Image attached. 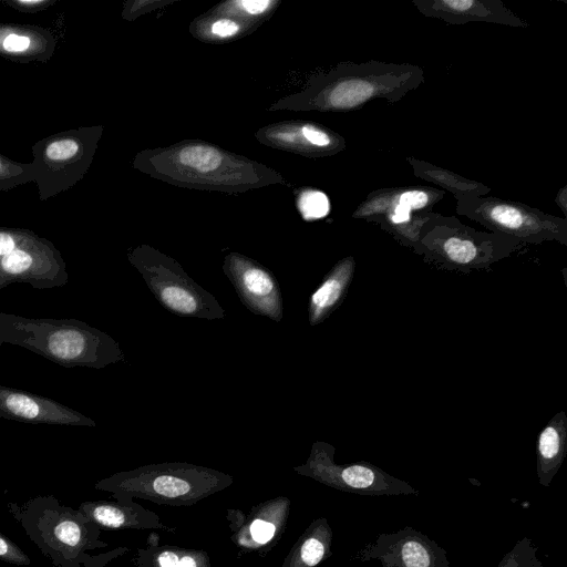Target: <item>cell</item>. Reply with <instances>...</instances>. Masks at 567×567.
I'll return each instance as SVG.
<instances>
[{"mask_svg":"<svg viewBox=\"0 0 567 567\" xmlns=\"http://www.w3.org/2000/svg\"><path fill=\"white\" fill-rule=\"evenodd\" d=\"M0 560L16 566L31 565L30 557L2 533H0Z\"/></svg>","mask_w":567,"mask_h":567,"instance_id":"28","label":"cell"},{"mask_svg":"<svg viewBox=\"0 0 567 567\" xmlns=\"http://www.w3.org/2000/svg\"><path fill=\"white\" fill-rule=\"evenodd\" d=\"M406 161L416 177L450 192L455 199L486 196L491 192V187L483 183L466 178L427 161L411 156L406 157Z\"/></svg>","mask_w":567,"mask_h":567,"instance_id":"22","label":"cell"},{"mask_svg":"<svg viewBox=\"0 0 567 567\" xmlns=\"http://www.w3.org/2000/svg\"><path fill=\"white\" fill-rule=\"evenodd\" d=\"M212 31L220 37H229L238 31V25L231 20L221 19L213 24Z\"/></svg>","mask_w":567,"mask_h":567,"instance_id":"30","label":"cell"},{"mask_svg":"<svg viewBox=\"0 0 567 567\" xmlns=\"http://www.w3.org/2000/svg\"><path fill=\"white\" fill-rule=\"evenodd\" d=\"M0 417L31 424L96 425L92 419L65 404L4 385H0Z\"/></svg>","mask_w":567,"mask_h":567,"instance_id":"14","label":"cell"},{"mask_svg":"<svg viewBox=\"0 0 567 567\" xmlns=\"http://www.w3.org/2000/svg\"><path fill=\"white\" fill-rule=\"evenodd\" d=\"M526 567H544L537 556H535Z\"/></svg>","mask_w":567,"mask_h":567,"instance_id":"33","label":"cell"},{"mask_svg":"<svg viewBox=\"0 0 567 567\" xmlns=\"http://www.w3.org/2000/svg\"><path fill=\"white\" fill-rule=\"evenodd\" d=\"M424 81V70L415 64L374 60L344 63L323 80L316 104L326 111L350 112L374 100L395 103Z\"/></svg>","mask_w":567,"mask_h":567,"instance_id":"4","label":"cell"},{"mask_svg":"<svg viewBox=\"0 0 567 567\" xmlns=\"http://www.w3.org/2000/svg\"><path fill=\"white\" fill-rule=\"evenodd\" d=\"M223 270L233 284L241 303L250 312L276 322L281 321L282 295L272 271L237 252L226 256Z\"/></svg>","mask_w":567,"mask_h":567,"instance_id":"13","label":"cell"},{"mask_svg":"<svg viewBox=\"0 0 567 567\" xmlns=\"http://www.w3.org/2000/svg\"><path fill=\"white\" fill-rule=\"evenodd\" d=\"M136 567H213L209 555L203 549L183 548L157 543L138 548Z\"/></svg>","mask_w":567,"mask_h":567,"instance_id":"23","label":"cell"},{"mask_svg":"<svg viewBox=\"0 0 567 567\" xmlns=\"http://www.w3.org/2000/svg\"><path fill=\"white\" fill-rule=\"evenodd\" d=\"M231 542L241 551L265 555L281 539L289 518L290 499L277 496L255 505L248 514L227 509Z\"/></svg>","mask_w":567,"mask_h":567,"instance_id":"12","label":"cell"},{"mask_svg":"<svg viewBox=\"0 0 567 567\" xmlns=\"http://www.w3.org/2000/svg\"><path fill=\"white\" fill-rule=\"evenodd\" d=\"M100 134V127L84 126L52 134L32 145L33 182L40 200L66 192L83 178Z\"/></svg>","mask_w":567,"mask_h":567,"instance_id":"7","label":"cell"},{"mask_svg":"<svg viewBox=\"0 0 567 567\" xmlns=\"http://www.w3.org/2000/svg\"><path fill=\"white\" fill-rule=\"evenodd\" d=\"M234 477L215 468L186 462H164L122 471L99 481L94 487L114 498L147 499L158 505L193 506L226 489Z\"/></svg>","mask_w":567,"mask_h":567,"instance_id":"3","label":"cell"},{"mask_svg":"<svg viewBox=\"0 0 567 567\" xmlns=\"http://www.w3.org/2000/svg\"><path fill=\"white\" fill-rule=\"evenodd\" d=\"M444 197V192L430 186H394L372 190L360 203L352 217L371 223L389 209L406 208L413 212H431Z\"/></svg>","mask_w":567,"mask_h":567,"instance_id":"17","label":"cell"},{"mask_svg":"<svg viewBox=\"0 0 567 567\" xmlns=\"http://www.w3.org/2000/svg\"><path fill=\"white\" fill-rule=\"evenodd\" d=\"M567 451V417L560 411L539 432L536 445L538 483L548 487L559 471Z\"/></svg>","mask_w":567,"mask_h":567,"instance_id":"20","label":"cell"},{"mask_svg":"<svg viewBox=\"0 0 567 567\" xmlns=\"http://www.w3.org/2000/svg\"><path fill=\"white\" fill-rule=\"evenodd\" d=\"M332 529L326 517L313 519L295 542L281 567H317L331 556Z\"/></svg>","mask_w":567,"mask_h":567,"instance_id":"21","label":"cell"},{"mask_svg":"<svg viewBox=\"0 0 567 567\" xmlns=\"http://www.w3.org/2000/svg\"><path fill=\"white\" fill-rule=\"evenodd\" d=\"M535 556L537 547L532 539L524 537L504 555L497 567H526Z\"/></svg>","mask_w":567,"mask_h":567,"instance_id":"26","label":"cell"},{"mask_svg":"<svg viewBox=\"0 0 567 567\" xmlns=\"http://www.w3.org/2000/svg\"><path fill=\"white\" fill-rule=\"evenodd\" d=\"M352 256L339 260L311 293L308 302V321L317 326L324 321L342 302L354 275Z\"/></svg>","mask_w":567,"mask_h":567,"instance_id":"19","label":"cell"},{"mask_svg":"<svg viewBox=\"0 0 567 567\" xmlns=\"http://www.w3.org/2000/svg\"><path fill=\"white\" fill-rule=\"evenodd\" d=\"M178 161L185 166L205 173L216 169L221 164V155L213 147L194 145L183 148L178 154Z\"/></svg>","mask_w":567,"mask_h":567,"instance_id":"25","label":"cell"},{"mask_svg":"<svg viewBox=\"0 0 567 567\" xmlns=\"http://www.w3.org/2000/svg\"><path fill=\"white\" fill-rule=\"evenodd\" d=\"M11 516L52 567H103L125 548L100 555L89 551L107 547L101 530L79 509L62 505L53 495H38L24 503L7 504Z\"/></svg>","mask_w":567,"mask_h":567,"instance_id":"1","label":"cell"},{"mask_svg":"<svg viewBox=\"0 0 567 567\" xmlns=\"http://www.w3.org/2000/svg\"><path fill=\"white\" fill-rule=\"evenodd\" d=\"M352 559L379 560L382 567H450L445 549L411 526L379 534Z\"/></svg>","mask_w":567,"mask_h":567,"instance_id":"11","label":"cell"},{"mask_svg":"<svg viewBox=\"0 0 567 567\" xmlns=\"http://www.w3.org/2000/svg\"><path fill=\"white\" fill-rule=\"evenodd\" d=\"M455 210L488 231L512 237L522 244L558 241L567 245V219L525 203L489 195L473 196L456 199Z\"/></svg>","mask_w":567,"mask_h":567,"instance_id":"8","label":"cell"},{"mask_svg":"<svg viewBox=\"0 0 567 567\" xmlns=\"http://www.w3.org/2000/svg\"><path fill=\"white\" fill-rule=\"evenodd\" d=\"M4 3L23 13L43 11L55 3V0H6Z\"/></svg>","mask_w":567,"mask_h":567,"instance_id":"29","label":"cell"},{"mask_svg":"<svg viewBox=\"0 0 567 567\" xmlns=\"http://www.w3.org/2000/svg\"><path fill=\"white\" fill-rule=\"evenodd\" d=\"M555 202H556L557 206L560 207L564 215L566 216V214H567V187L566 186L560 188V190L558 192V194L556 196Z\"/></svg>","mask_w":567,"mask_h":567,"instance_id":"32","label":"cell"},{"mask_svg":"<svg viewBox=\"0 0 567 567\" xmlns=\"http://www.w3.org/2000/svg\"><path fill=\"white\" fill-rule=\"evenodd\" d=\"M520 245L512 237L476 230L454 216L430 212L420 229L415 252L444 268L471 271L488 268Z\"/></svg>","mask_w":567,"mask_h":567,"instance_id":"5","label":"cell"},{"mask_svg":"<svg viewBox=\"0 0 567 567\" xmlns=\"http://www.w3.org/2000/svg\"><path fill=\"white\" fill-rule=\"evenodd\" d=\"M32 163H22L0 154V192L33 182Z\"/></svg>","mask_w":567,"mask_h":567,"instance_id":"24","label":"cell"},{"mask_svg":"<svg viewBox=\"0 0 567 567\" xmlns=\"http://www.w3.org/2000/svg\"><path fill=\"white\" fill-rule=\"evenodd\" d=\"M412 3L421 14L453 25L468 22L528 25L501 0H413Z\"/></svg>","mask_w":567,"mask_h":567,"instance_id":"15","label":"cell"},{"mask_svg":"<svg viewBox=\"0 0 567 567\" xmlns=\"http://www.w3.org/2000/svg\"><path fill=\"white\" fill-rule=\"evenodd\" d=\"M240 4L249 13H260L270 4V2L266 0H244Z\"/></svg>","mask_w":567,"mask_h":567,"instance_id":"31","label":"cell"},{"mask_svg":"<svg viewBox=\"0 0 567 567\" xmlns=\"http://www.w3.org/2000/svg\"><path fill=\"white\" fill-rule=\"evenodd\" d=\"M334 453L333 445L316 441L306 462L293 466V471L328 487L359 495L417 496L420 494L409 483L371 463L337 464Z\"/></svg>","mask_w":567,"mask_h":567,"instance_id":"10","label":"cell"},{"mask_svg":"<svg viewBox=\"0 0 567 567\" xmlns=\"http://www.w3.org/2000/svg\"><path fill=\"white\" fill-rule=\"evenodd\" d=\"M299 207L305 218H321L329 212V200L324 194L311 190L300 197Z\"/></svg>","mask_w":567,"mask_h":567,"instance_id":"27","label":"cell"},{"mask_svg":"<svg viewBox=\"0 0 567 567\" xmlns=\"http://www.w3.org/2000/svg\"><path fill=\"white\" fill-rule=\"evenodd\" d=\"M68 281L66 264L53 243L30 229L0 226V289L12 284L51 289Z\"/></svg>","mask_w":567,"mask_h":567,"instance_id":"9","label":"cell"},{"mask_svg":"<svg viewBox=\"0 0 567 567\" xmlns=\"http://www.w3.org/2000/svg\"><path fill=\"white\" fill-rule=\"evenodd\" d=\"M78 509L100 528L174 530L162 523L156 513L131 497H116L115 502H83Z\"/></svg>","mask_w":567,"mask_h":567,"instance_id":"16","label":"cell"},{"mask_svg":"<svg viewBox=\"0 0 567 567\" xmlns=\"http://www.w3.org/2000/svg\"><path fill=\"white\" fill-rule=\"evenodd\" d=\"M128 261L171 313L207 320L225 318V309L216 297L190 278L175 259L142 246L128 254Z\"/></svg>","mask_w":567,"mask_h":567,"instance_id":"6","label":"cell"},{"mask_svg":"<svg viewBox=\"0 0 567 567\" xmlns=\"http://www.w3.org/2000/svg\"><path fill=\"white\" fill-rule=\"evenodd\" d=\"M30 350L64 368L102 369L125 361L120 343L75 319H31L0 312V346Z\"/></svg>","mask_w":567,"mask_h":567,"instance_id":"2","label":"cell"},{"mask_svg":"<svg viewBox=\"0 0 567 567\" xmlns=\"http://www.w3.org/2000/svg\"><path fill=\"white\" fill-rule=\"evenodd\" d=\"M56 39L47 28L0 23V55L18 63L47 62L54 54Z\"/></svg>","mask_w":567,"mask_h":567,"instance_id":"18","label":"cell"}]
</instances>
